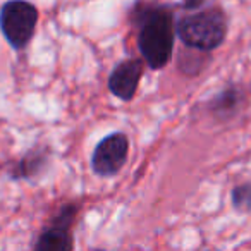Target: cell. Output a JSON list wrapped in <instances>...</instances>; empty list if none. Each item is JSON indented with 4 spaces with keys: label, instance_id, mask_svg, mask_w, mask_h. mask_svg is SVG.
<instances>
[{
    "label": "cell",
    "instance_id": "9",
    "mask_svg": "<svg viewBox=\"0 0 251 251\" xmlns=\"http://www.w3.org/2000/svg\"><path fill=\"white\" fill-rule=\"evenodd\" d=\"M230 200L236 212H251V182L234 186L230 191Z\"/></svg>",
    "mask_w": 251,
    "mask_h": 251
},
{
    "label": "cell",
    "instance_id": "5",
    "mask_svg": "<svg viewBox=\"0 0 251 251\" xmlns=\"http://www.w3.org/2000/svg\"><path fill=\"white\" fill-rule=\"evenodd\" d=\"M77 205L67 203L60 206L59 212L52 219L50 226L38 236V239L33 244V250L36 251H73L74 239L73 229L74 220L77 215Z\"/></svg>",
    "mask_w": 251,
    "mask_h": 251
},
{
    "label": "cell",
    "instance_id": "7",
    "mask_svg": "<svg viewBox=\"0 0 251 251\" xmlns=\"http://www.w3.org/2000/svg\"><path fill=\"white\" fill-rule=\"evenodd\" d=\"M50 164V151L45 147H35L26 151L18 162L9 165L7 176L12 181H33Z\"/></svg>",
    "mask_w": 251,
    "mask_h": 251
},
{
    "label": "cell",
    "instance_id": "6",
    "mask_svg": "<svg viewBox=\"0 0 251 251\" xmlns=\"http://www.w3.org/2000/svg\"><path fill=\"white\" fill-rule=\"evenodd\" d=\"M143 77V59H126L112 69L108 76V90L122 101L134 98Z\"/></svg>",
    "mask_w": 251,
    "mask_h": 251
},
{
    "label": "cell",
    "instance_id": "8",
    "mask_svg": "<svg viewBox=\"0 0 251 251\" xmlns=\"http://www.w3.org/2000/svg\"><path fill=\"white\" fill-rule=\"evenodd\" d=\"M243 93H241L239 88H229V90H224L210 101V110L215 117H219L220 121H227V119H232L237 114L239 107L243 105Z\"/></svg>",
    "mask_w": 251,
    "mask_h": 251
},
{
    "label": "cell",
    "instance_id": "3",
    "mask_svg": "<svg viewBox=\"0 0 251 251\" xmlns=\"http://www.w3.org/2000/svg\"><path fill=\"white\" fill-rule=\"evenodd\" d=\"M38 9L28 0H9L0 9V31L14 50H25L35 36Z\"/></svg>",
    "mask_w": 251,
    "mask_h": 251
},
{
    "label": "cell",
    "instance_id": "2",
    "mask_svg": "<svg viewBox=\"0 0 251 251\" xmlns=\"http://www.w3.org/2000/svg\"><path fill=\"white\" fill-rule=\"evenodd\" d=\"M229 21L224 9L208 7L182 16L176 23V35L188 49L212 52L226 42Z\"/></svg>",
    "mask_w": 251,
    "mask_h": 251
},
{
    "label": "cell",
    "instance_id": "1",
    "mask_svg": "<svg viewBox=\"0 0 251 251\" xmlns=\"http://www.w3.org/2000/svg\"><path fill=\"white\" fill-rule=\"evenodd\" d=\"M131 23L138 29V49L143 60L150 69H164L174 53L176 23L172 9L162 4H138L131 12Z\"/></svg>",
    "mask_w": 251,
    "mask_h": 251
},
{
    "label": "cell",
    "instance_id": "10",
    "mask_svg": "<svg viewBox=\"0 0 251 251\" xmlns=\"http://www.w3.org/2000/svg\"><path fill=\"white\" fill-rule=\"evenodd\" d=\"M203 4H205V0H182V7L184 9H198Z\"/></svg>",
    "mask_w": 251,
    "mask_h": 251
},
{
    "label": "cell",
    "instance_id": "4",
    "mask_svg": "<svg viewBox=\"0 0 251 251\" xmlns=\"http://www.w3.org/2000/svg\"><path fill=\"white\" fill-rule=\"evenodd\" d=\"M129 138L121 131L107 134L98 141L91 155V169L100 177H114L127 162Z\"/></svg>",
    "mask_w": 251,
    "mask_h": 251
}]
</instances>
